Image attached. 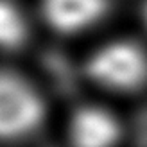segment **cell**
I'll return each instance as SVG.
<instances>
[{
	"label": "cell",
	"instance_id": "cell-1",
	"mask_svg": "<svg viewBox=\"0 0 147 147\" xmlns=\"http://www.w3.org/2000/svg\"><path fill=\"white\" fill-rule=\"evenodd\" d=\"M88 72L108 88L135 90L147 79V52L135 41L111 40L92 54Z\"/></svg>",
	"mask_w": 147,
	"mask_h": 147
},
{
	"label": "cell",
	"instance_id": "cell-2",
	"mask_svg": "<svg viewBox=\"0 0 147 147\" xmlns=\"http://www.w3.org/2000/svg\"><path fill=\"white\" fill-rule=\"evenodd\" d=\"M45 106L22 77L0 72V138H22L41 126Z\"/></svg>",
	"mask_w": 147,
	"mask_h": 147
},
{
	"label": "cell",
	"instance_id": "cell-3",
	"mask_svg": "<svg viewBox=\"0 0 147 147\" xmlns=\"http://www.w3.org/2000/svg\"><path fill=\"white\" fill-rule=\"evenodd\" d=\"M45 22L61 34H81L93 29L108 13L106 0H41Z\"/></svg>",
	"mask_w": 147,
	"mask_h": 147
},
{
	"label": "cell",
	"instance_id": "cell-4",
	"mask_svg": "<svg viewBox=\"0 0 147 147\" xmlns=\"http://www.w3.org/2000/svg\"><path fill=\"white\" fill-rule=\"evenodd\" d=\"M70 133L76 147H113L120 138V122L106 108L88 106L74 115Z\"/></svg>",
	"mask_w": 147,
	"mask_h": 147
},
{
	"label": "cell",
	"instance_id": "cell-5",
	"mask_svg": "<svg viewBox=\"0 0 147 147\" xmlns=\"http://www.w3.org/2000/svg\"><path fill=\"white\" fill-rule=\"evenodd\" d=\"M29 38L25 13L11 0H0V50H16Z\"/></svg>",
	"mask_w": 147,
	"mask_h": 147
},
{
	"label": "cell",
	"instance_id": "cell-6",
	"mask_svg": "<svg viewBox=\"0 0 147 147\" xmlns=\"http://www.w3.org/2000/svg\"><path fill=\"white\" fill-rule=\"evenodd\" d=\"M142 20H144V25L147 27V0H145L144 7H142Z\"/></svg>",
	"mask_w": 147,
	"mask_h": 147
}]
</instances>
